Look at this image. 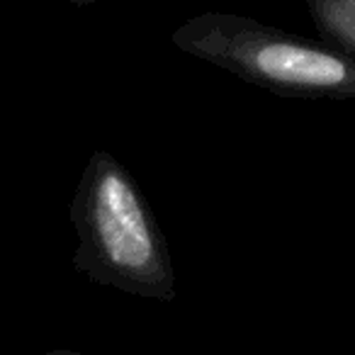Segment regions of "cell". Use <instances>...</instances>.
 <instances>
[{
    "instance_id": "2",
    "label": "cell",
    "mask_w": 355,
    "mask_h": 355,
    "mask_svg": "<svg viewBox=\"0 0 355 355\" xmlns=\"http://www.w3.org/2000/svg\"><path fill=\"white\" fill-rule=\"evenodd\" d=\"M171 42L195 59L275 93L355 100V54L253 17L202 12L178 27Z\"/></svg>"
},
{
    "instance_id": "1",
    "label": "cell",
    "mask_w": 355,
    "mask_h": 355,
    "mask_svg": "<svg viewBox=\"0 0 355 355\" xmlns=\"http://www.w3.org/2000/svg\"><path fill=\"white\" fill-rule=\"evenodd\" d=\"M69 217L78 236L73 268L80 275L134 297L175 300V268L161 224L112 153L90 156Z\"/></svg>"
},
{
    "instance_id": "4",
    "label": "cell",
    "mask_w": 355,
    "mask_h": 355,
    "mask_svg": "<svg viewBox=\"0 0 355 355\" xmlns=\"http://www.w3.org/2000/svg\"><path fill=\"white\" fill-rule=\"evenodd\" d=\"M44 355H85V353H76V350H49Z\"/></svg>"
},
{
    "instance_id": "3",
    "label": "cell",
    "mask_w": 355,
    "mask_h": 355,
    "mask_svg": "<svg viewBox=\"0 0 355 355\" xmlns=\"http://www.w3.org/2000/svg\"><path fill=\"white\" fill-rule=\"evenodd\" d=\"M306 10L324 44L355 54V0H309Z\"/></svg>"
}]
</instances>
